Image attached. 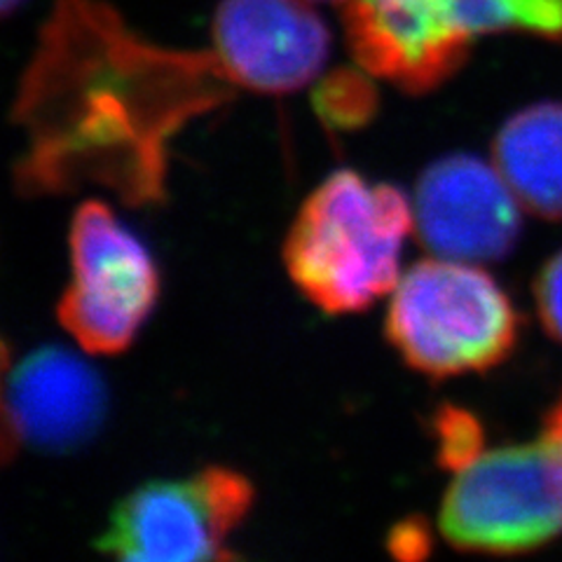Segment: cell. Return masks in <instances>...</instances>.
<instances>
[{
  "instance_id": "6da1fadb",
  "label": "cell",
  "mask_w": 562,
  "mask_h": 562,
  "mask_svg": "<svg viewBox=\"0 0 562 562\" xmlns=\"http://www.w3.org/2000/svg\"><path fill=\"white\" fill-rule=\"evenodd\" d=\"M29 78L76 87V99L20 101V117L76 109L26 122L33 140L24 186L59 190L76 173L105 181L109 153L127 148L150 200L162 190L165 140L235 85L216 55H171L138 43L92 0H61Z\"/></svg>"
},
{
  "instance_id": "7a4b0ae2",
  "label": "cell",
  "mask_w": 562,
  "mask_h": 562,
  "mask_svg": "<svg viewBox=\"0 0 562 562\" xmlns=\"http://www.w3.org/2000/svg\"><path fill=\"white\" fill-rule=\"evenodd\" d=\"M408 198L394 186L338 171L316 188L284 244V262L307 301L328 314L361 312L398 284Z\"/></svg>"
},
{
  "instance_id": "3957f363",
  "label": "cell",
  "mask_w": 562,
  "mask_h": 562,
  "mask_svg": "<svg viewBox=\"0 0 562 562\" xmlns=\"http://www.w3.org/2000/svg\"><path fill=\"white\" fill-rule=\"evenodd\" d=\"M345 29L363 70L425 94L454 76L487 33L562 41V0H345Z\"/></svg>"
},
{
  "instance_id": "277c9868",
  "label": "cell",
  "mask_w": 562,
  "mask_h": 562,
  "mask_svg": "<svg viewBox=\"0 0 562 562\" xmlns=\"http://www.w3.org/2000/svg\"><path fill=\"white\" fill-rule=\"evenodd\" d=\"M384 333L413 371L446 380L485 373L508 359L520 316L485 270L422 260L398 281Z\"/></svg>"
},
{
  "instance_id": "5b68a950",
  "label": "cell",
  "mask_w": 562,
  "mask_h": 562,
  "mask_svg": "<svg viewBox=\"0 0 562 562\" xmlns=\"http://www.w3.org/2000/svg\"><path fill=\"white\" fill-rule=\"evenodd\" d=\"M454 549L525 553L562 532V454L539 443L481 452L457 471L441 506Z\"/></svg>"
},
{
  "instance_id": "8992f818",
  "label": "cell",
  "mask_w": 562,
  "mask_h": 562,
  "mask_svg": "<svg viewBox=\"0 0 562 562\" xmlns=\"http://www.w3.org/2000/svg\"><path fill=\"white\" fill-rule=\"evenodd\" d=\"M254 504L239 471L209 467L186 479L153 481L130 492L99 537L97 549L120 560H231L227 539Z\"/></svg>"
},
{
  "instance_id": "52a82bcc",
  "label": "cell",
  "mask_w": 562,
  "mask_h": 562,
  "mask_svg": "<svg viewBox=\"0 0 562 562\" xmlns=\"http://www.w3.org/2000/svg\"><path fill=\"white\" fill-rule=\"evenodd\" d=\"M70 268L59 324L90 355L125 351L160 293V274L146 246L109 206L85 202L70 225Z\"/></svg>"
},
{
  "instance_id": "ba28073f",
  "label": "cell",
  "mask_w": 562,
  "mask_h": 562,
  "mask_svg": "<svg viewBox=\"0 0 562 562\" xmlns=\"http://www.w3.org/2000/svg\"><path fill=\"white\" fill-rule=\"evenodd\" d=\"M516 202L502 173L479 157H441L417 181L413 216L419 241L448 260L497 262L520 237Z\"/></svg>"
},
{
  "instance_id": "9c48e42d",
  "label": "cell",
  "mask_w": 562,
  "mask_h": 562,
  "mask_svg": "<svg viewBox=\"0 0 562 562\" xmlns=\"http://www.w3.org/2000/svg\"><path fill=\"white\" fill-rule=\"evenodd\" d=\"M214 43L227 78L266 94L301 90L328 57V31L303 0H223Z\"/></svg>"
},
{
  "instance_id": "30bf717a",
  "label": "cell",
  "mask_w": 562,
  "mask_h": 562,
  "mask_svg": "<svg viewBox=\"0 0 562 562\" xmlns=\"http://www.w3.org/2000/svg\"><path fill=\"white\" fill-rule=\"evenodd\" d=\"M5 406L16 436L47 450L90 438L105 411V392L90 366L59 347H45L16 368Z\"/></svg>"
},
{
  "instance_id": "8fae6325",
  "label": "cell",
  "mask_w": 562,
  "mask_h": 562,
  "mask_svg": "<svg viewBox=\"0 0 562 562\" xmlns=\"http://www.w3.org/2000/svg\"><path fill=\"white\" fill-rule=\"evenodd\" d=\"M492 157L516 200L539 218L562 221V103L541 101L508 117Z\"/></svg>"
},
{
  "instance_id": "7c38bea8",
  "label": "cell",
  "mask_w": 562,
  "mask_h": 562,
  "mask_svg": "<svg viewBox=\"0 0 562 562\" xmlns=\"http://www.w3.org/2000/svg\"><path fill=\"white\" fill-rule=\"evenodd\" d=\"M378 97L373 85L361 74L342 70L340 76L328 78L319 90V113L330 127L355 130L373 117Z\"/></svg>"
},
{
  "instance_id": "4fadbf2b",
  "label": "cell",
  "mask_w": 562,
  "mask_h": 562,
  "mask_svg": "<svg viewBox=\"0 0 562 562\" xmlns=\"http://www.w3.org/2000/svg\"><path fill=\"white\" fill-rule=\"evenodd\" d=\"M436 457L438 464L450 471H460L483 452V427L469 411L457 406H441L434 415Z\"/></svg>"
},
{
  "instance_id": "5bb4252c",
  "label": "cell",
  "mask_w": 562,
  "mask_h": 562,
  "mask_svg": "<svg viewBox=\"0 0 562 562\" xmlns=\"http://www.w3.org/2000/svg\"><path fill=\"white\" fill-rule=\"evenodd\" d=\"M535 295L543 328L549 330L551 338L562 342V251H558L541 268L535 284Z\"/></svg>"
},
{
  "instance_id": "9a60e30c",
  "label": "cell",
  "mask_w": 562,
  "mask_h": 562,
  "mask_svg": "<svg viewBox=\"0 0 562 562\" xmlns=\"http://www.w3.org/2000/svg\"><path fill=\"white\" fill-rule=\"evenodd\" d=\"M390 543L394 555L419 558L429 551V532L422 522H398L392 530Z\"/></svg>"
},
{
  "instance_id": "2e32d148",
  "label": "cell",
  "mask_w": 562,
  "mask_h": 562,
  "mask_svg": "<svg viewBox=\"0 0 562 562\" xmlns=\"http://www.w3.org/2000/svg\"><path fill=\"white\" fill-rule=\"evenodd\" d=\"M14 438H16V431H14V425L10 419L8 406H5V401L0 398V464L10 460V454L14 450Z\"/></svg>"
},
{
  "instance_id": "e0dca14e",
  "label": "cell",
  "mask_w": 562,
  "mask_h": 562,
  "mask_svg": "<svg viewBox=\"0 0 562 562\" xmlns=\"http://www.w3.org/2000/svg\"><path fill=\"white\" fill-rule=\"evenodd\" d=\"M543 438H547V441L562 454V398L547 417V436Z\"/></svg>"
},
{
  "instance_id": "ac0fdd59",
  "label": "cell",
  "mask_w": 562,
  "mask_h": 562,
  "mask_svg": "<svg viewBox=\"0 0 562 562\" xmlns=\"http://www.w3.org/2000/svg\"><path fill=\"white\" fill-rule=\"evenodd\" d=\"M20 3H22V0H0V16L10 14Z\"/></svg>"
},
{
  "instance_id": "d6986e66",
  "label": "cell",
  "mask_w": 562,
  "mask_h": 562,
  "mask_svg": "<svg viewBox=\"0 0 562 562\" xmlns=\"http://www.w3.org/2000/svg\"><path fill=\"white\" fill-rule=\"evenodd\" d=\"M5 368H8V347L3 345V340H0V380H3Z\"/></svg>"
}]
</instances>
